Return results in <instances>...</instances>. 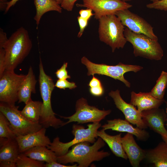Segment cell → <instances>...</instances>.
Masks as SVG:
<instances>
[{
  "label": "cell",
  "instance_id": "obj_15",
  "mask_svg": "<svg viewBox=\"0 0 167 167\" xmlns=\"http://www.w3.org/2000/svg\"><path fill=\"white\" fill-rule=\"evenodd\" d=\"M141 114L147 127L161 135H167V130L165 127L166 115L164 109L154 108L143 111Z\"/></svg>",
  "mask_w": 167,
  "mask_h": 167
},
{
  "label": "cell",
  "instance_id": "obj_14",
  "mask_svg": "<svg viewBox=\"0 0 167 167\" xmlns=\"http://www.w3.org/2000/svg\"><path fill=\"white\" fill-rule=\"evenodd\" d=\"M0 167H16V159L21 153L16 138H0Z\"/></svg>",
  "mask_w": 167,
  "mask_h": 167
},
{
  "label": "cell",
  "instance_id": "obj_41",
  "mask_svg": "<svg viewBox=\"0 0 167 167\" xmlns=\"http://www.w3.org/2000/svg\"><path fill=\"white\" fill-rule=\"evenodd\" d=\"M11 0H0V8L1 11L4 10L6 7V3Z\"/></svg>",
  "mask_w": 167,
  "mask_h": 167
},
{
  "label": "cell",
  "instance_id": "obj_26",
  "mask_svg": "<svg viewBox=\"0 0 167 167\" xmlns=\"http://www.w3.org/2000/svg\"><path fill=\"white\" fill-rule=\"evenodd\" d=\"M167 86V72L163 71L156 81V83L149 94L156 98L164 99L165 89Z\"/></svg>",
  "mask_w": 167,
  "mask_h": 167
},
{
  "label": "cell",
  "instance_id": "obj_36",
  "mask_svg": "<svg viewBox=\"0 0 167 167\" xmlns=\"http://www.w3.org/2000/svg\"><path fill=\"white\" fill-rule=\"evenodd\" d=\"M89 92L92 95L96 96H102L104 93V90L102 85L90 87Z\"/></svg>",
  "mask_w": 167,
  "mask_h": 167
},
{
  "label": "cell",
  "instance_id": "obj_30",
  "mask_svg": "<svg viewBox=\"0 0 167 167\" xmlns=\"http://www.w3.org/2000/svg\"><path fill=\"white\" fill-rule=\"evenodd\" d=\"M55 86L60 89H63L66 88L71 89L77 87L75 83L69 82L66 79H58L55 84Z\"/></svg>",
  "mask_w": 167,
  "mask_h": 167
},
{
  "label": "cell",
  "instance_id": "obj_42",
  "mask_svg": "<svg viewBox=\"0 0 167 167\" xmlns=\"http://www.w3.org/2000/svg\"><path fill=\"white\" fill-rule=\"evenodd\" d=\"M161 136L163 141L167 143V135H162Z\"/></svg>",
  "mask_w": 167,
  "mask_h": 167
},
{
  "label": "cell",
  "instance_id": "obj_10",
  "mask_svg": "<svg viewBox=\"0 0 167 167\" xmlns=\"http://www.w3.org/2000/svg\"><path fill=\"white\" fill-rule=\"evenodd\" d=\"M26 75L17 74L14 71L5 70L0 77V101L15 105L18 101V93Z\"/></svg>",
  "mask_w": 167,
  "mask_h": 167
},
{
  "label": "cell",
  "instance_id": "obj_4",
  "mask_svg": "<svg viewBox=\"0 0 167 167\" xmlns=\"http://www.w3.org/2000/svg\"><path fill=\"white\" fill-rule=\"evenodd\" d=\"M98 20L100 41L109 45L113 52L116 49L123 48L127 41L124 34L125 27L119 19L113 14L102 16Z\"/></svg>",
  "mask_w": 167,
  "mask_h": 167
},
{
  "label": "cell",
  "instance_id": "obj_32",
  "mask_svg": "<svg viewBox=\"0 0 167 167\" xmlns=\"http://www.w3.org/2000/svg\"><path fill=\"white\" fill-rule=\"evenodd\" d=\"M77 19L79 27V31L78 34L77 36L80 38L83 34L85 28L88 25L89 20L84 19L80 16H78Z\"/></svg>",
  "mask_w": 167,
  "mask_h": 167
},
{
  "label": "cell",
  "instance_id": "obj_43",
  "mask_svg": "<svg viewBox=\"0 0 167 167\" xmlns=\"http://www.w3.org/2000/svg\"><path fill=\"white\" fill-rule=\"evenodd\" d=\"M59 4L61 5L62 2V0H55Z\"/></svg>",
  "mask_w": 167,
  "mask_h": 167
},
{
  "label": "cell",
  "instance_id": "obj_46",
  "mask_svg": "<svg viewBox=\"0 0 167 167\" xmlns=\"http://www.w3.org/2000/svg\"><path fill=\"white\" fill-rule=\"evenodd\" d=\"M166 112L167 113V108H166Z\"/></svg>",
  "mask_w": 167,
  "mask_h": 167
},
{
  "label": "cell",
  "instance_id": "obj_21",
  "mask_svg": "<svg viewBox=\"0 0 167 167\" xmlns=\"http://www.w3.org/2000/svg\"><path fill=\"white\" fill-rule=\"evenodd\" d=\"M156 167H167V143L163 141L154 148L146 151L145 158Z\"/></svg>",
  "mask_w": 167,
  "mask_h": 167
},
{
  "label": "cell",
  "instance_id": "obj_17",
  "mask_svg": "<svg viewBox=\"0 0 167 167\" xmlns=\"http://www.w3.org/2000/svg\"><path fill=\"white\" fill-rule=\"evenodd\" d=\"M123 149L133 167L139 166L140 162L145 158L146 150L137 143L132 134L127 133L121 138Z\"/></svg>",
  "mask_w": 167,
  "mask_h": 167
},
{
  "label": "cell",
  "instance_id": "obj_44",
  "mask_svg": "<svg viewBox=\"0 0 167 167\" xmlns=\"http://www.w3.org/2000/svg\"><path fill=\"white\" fill-rule=\"evenodd\" d=\"M119 0L122 1V2H126L127 1H130L132 0Z\"/></svg>",
  "mask_w": 167,
  "mask_h": 167
},
{
  "label": "cell",
  "instance_id": "obj_31",
  "mask_svg": "<svg viewBox=\"0 0 167 167\" xmlns=\"http://www.w3.org/2000/svg\"><path fill=\"white\" fill-rule=\"evenodd\" d=\"M67 65V62H64L61 67L55 72V74L58 79H67L71 78V76L68 75L66 70Z\"/></svg>",
  "mask_w": 167,
  "mask_h": 167
},
{
  "label": "cell",
  "instance_id": "obj_8",
  "mask_svg": "<svg viewBox=\"0 0 167 167\" xmlns=\"http://www.w3.org/2000/svg\"><path fill=\"white\" fill-rule=\"evenodd\" d=\"M19 106L1 102L0 112L9 121L11 128L17 134L24 135L36 132L43 127L39 122H34L27 120L18 109Z\"/></svg>",
  "mask_w": 167,
  "mask_h": 167
},
{
  "label": "cell",
  "instance_id": "obj_12",
  "mask_svg": "<svg viewBox=\"0 0 167 167\" xmlns=\"http://www.w3.org/2000/svg\"><path fill=\"white\" fill-rule=\"evenodd\" d=\"M82 4H77L79 7L91 9L94 12V18L99 19L105 15L115 14L117 11L129 9L132 5L119 0H82Z\"/></svg>",
  "mask_w": 167,
  "mask_h": 167
},
{
  "label": "cell",
  "instance_id": "obj_3",
  "mask_svg": "<svg viewBox=\"0 0 167 167\" xmlns=\"http://www.w3.org/2000/svg\"><path fill=\"white\" fill-rule=\"evenodd\" d=\"M38 81L42 105L39 123L46 128L52 127L57 129L63 126V122L57 118L52 107L51 96L55 84L53 79L45 73L41 58L39 65Z\"/></svg>",
  "mask_w": 167,
  "mask_h": 167
},
{
  "label": "cell",
  "instance_id": "obj_6",
  "mask_svg": "<svg viewBox=\"0 0 167 167\" xmlns=\"http://www.w3.org/2000/svg\"><path fill=\"white\" fill-rule=\"evenodd\" d=\"M124 34L127 41L132 44L135 57L155 60L162 59L163 51L158 40L143 34L133 32L127 28L125 29Z\"/></svg>",
  "mask_w": 167,
  "mask_h": 167
},
{
  "label": "cell",
  "instance_id": "obj_2",
  "mask_svg": "<svg viewBox=\"0 0 167 167\" xmlns=\"http://www.w3.org/2000/svg\"><path fill=\"white\" fill-rule=\"evenodd\" d=\"M32 47L28 31L23 27L18 29L3 48L5 52V70L14 71L29 54Z\"/></svg>",
  "mask_w": 167,
  "mask_h": 167
},
{
  "label": "cell",
  "instance_id": "obj_20",
  "mask_svg": "<svg viewBox=\"0 0 167 167\" xmlns=\"http://www.w3.org/2000/svg\"><path fill=\"white\" fill-rule=\"evenodd\" d=\"M37 81L32 68L30 66L19 90L18 103L23 102L26 104L32 100V93H36V85Z\"/></svg>",
  "mask_w": 167,
  "mask_h": 167
},
{
  "label": "cell",
  "instance_id": "obj_13",
  "mask_svg": "<svg viewBox=\"0 0 167 167\" xmlns=\"http://www.w3.org/2000/svg\"><path fill=\"white\" fill-rule=\"evenodd\" d=\"M109 95L113 98L116 107L124 114L126 120L141 129L147 128L142 119L141 113L134 105L126 103L122 99L118 90L111 91Z\"/></svg>",
  "mask_w": 167,
  "mask_h": 167
},
{
  "label": "cell",
  "instance_id": "obj_1",
  "mask_svg": "<svg viewBox=\"0 0 167 167\" xmlns=\"http://www.w3.org/2000/svg\"><path fill=\"white\" fill-rule=\"evenodd\" d=\"M105 145V142L100 137L92 145L88 142H81L72 146L65 154L57 156V162L63 164L76 162L78 167H88L92 162L110 155L108 152L99 151Z\"/></svg>",
  "mask_w": 167,
  "mask_h": 167
},
{
  "label": "cell",
  "instance_id": "obj_39",
  "mask_svg": "<svg viewBox=\"0 0 167 167\" xmlns=\"http://www.w3.org/2000/svg\"><path fill=\"white\" fill-rule=\"evenodd\" d=\"M89 82L88 85L90 87H93L102 85L101 82L98 78L95 77L94 75Z\"/></svg>",
  "mask_w": 167,
  "mask_h": 167
},
{
  "label": "cell",
  "instance_id": "obj_35",
  "mask_svg": "<svg viewBox=\"0 0 167 167\" xmlns=\"http://www.w3.org/2000/svg\"><path fill=\"white\" fill-rule=\"evenodd\" d=\"M92 11V10L90 8L80 10L79 11V16L84 19L89 20L91 17L93 15H94Z\"/></svg>",
  "mask_w": 167,
  "mask_h": 167
},
{
  "label": "cell",
  "instance_id": "obj_18",
  "mask_svg": "<svg viewBox=\"0 0 167 167\" xmlns=\"http://www.w3.org/2000/svg\"><path fill=\"white\" fill-rule=\"evenodd\" d=\"M126 120L115 119L107 121V123L101 126L104 130L111 129L120 132H126L135 135L137 139L146 141L149 137V133L144 129L134 127Z\"/></svg>",
  "mask_w": 167,
  "mask_h": 167
},
{
  "label": "cell",
  "instance_id": "obj_9",
  "mask_svg": "<svg viewBox=\"0 0 167 167\" xmlns=\"http://www.w3.org/2000/svg\"><path fill=\"white\" fill-rule=\"evenodd\" d=\"M111 112V110H101L95 106L89 105L85 99L81 98L76 102L75 112L73 114L68 117H60L68 120L67 122H64L63 126L73 122H76L78 124L100 122Z\"/></svg>",
  "mask_w": 167,
  "mask_h": 167
},
{
  "label": "cell",
  "instance_id": "obj_37",
  "mask_svg": "<svg viewBox=\"0 0 167 167\" xmlns=\"http://www.w3.org/2000/svg\"><path fill=\"white\" fill-rule=\"evenodd\" d=\"M77 164H75L72 165H67L59 163L57 161H54L50 163L44 164V167H77Z\"/></svg>",
  "mask_w": 167,
  "mask_h": 167
},
{
  "label": "cell",
  "instance_id": "obj_33",
  "mask_svg": "<svg viewBox=\"0 0 167 167\" xmlns=\"http://www.w3.org/2000/svg\"><path fill=\"white\" fill-rule=\"evenodd\" d=\"M78 0H62L60 5L62 9L68 11H71L75 3Z\"/></svg>",
  "mask_w": 167,
  "mask_h": 167
},
{
  "label": "cell",
  "instance_id": "obj_25",
  "mask_svg": "<svg viewBox=\"0 0 167 167\" xmlns=\"http://www.w3.org/2000/svg\"><path fill=\"white\" fill-rule=\"evenodd\" d=\"M42 102L32 100L25 104L21 113L28 120L39 122L41 113Z\"/></svg>",
  "mask_w": 167,
  "mask_h": 167
},
{
  "label": "cell",
  "instance_id": "obj_16",
  "mask_svg": "<svg viewBox=\"0 0 167 167\" xmlns=\"http://www.w3.org/2000/svg\"><path fill=\"white\" fill-rule=\"evenodd\" d=\"M46 129L43 127L36 132L24 135L17 134L16 139L20 152L23 153L26 150L35 147L49 146L51 142L45 135Z\"/></svg>",
  "mask_w": 167,
  "mask_h": 167
},
{
  "label": "cell",
  "instance_id": "obj_11",
  "mask_svg": "<svg viewBox=\"0 0 167 167\" xmlns=\"http://www.w3.org/2000/svg\"><path fill=\"white\" fill-rule=\"evenodd\" d=\"M115 14L119 19L122 24L133 32L144 34L151 38L158 40L154 34L152 26L144 19L128 9L119 10Z\"/></svg>",
  "mask_w": 167,
  "mask_h": 167
},
{
  "label": "cell",
  "instance_id": "obj_28",
  "mask_svg": "<svg viewBox=\"0 0 167 167\" xmlns=\"http://www.w3.org/2000/svg\"><path fill=\"white\" fill-rule=\"evenodd\" d=\"M44 162L32 159L20 153L16 162V167H44Z\"/></svg>",
  "mask_w": 167,
  "mask_h": 167
},
{
  "label": "cell",
  "instance_id": "obj_7",
  "mask_svg": "<svg viewBox=\"0 0 167 167\" xmlns=\"http://www.w3.org/2000/svg\"><path fill=\"white\" fill-rule=\"evenodd\" d=\"M81 62L86 66L88 69V75H93L95 74L105 75L120 80L128 88L131 87V84L125 79L124 76V74L130 71L137 72L143 69L141 66L125 64L121 62L115 66L95 63L84 56L81 58Z\"/></svg>",
  "mask_w": 167,
  "mask_h": 167
},
{
  "label": "cell",
  "instance_id": "obj_29",
  "mask_svg": "<svg viewBox=\"0 0 167 167\" xmlns=\"http://www.w3.org/2000/svg\"><path fill=\"white\" fill-rule=\"evenodd\" d=\"M147 8L150 9H155L167 11V0H159L156 2H152L146 5Z\"/></svg>",
  "mask_w": 167,
  "mask_h": 167
},
{
  "label": "cell",
  "instance_id": "obj_24",
  "mask_svg": "<svg viewBox=\"0 0 167 167\" xmlns=\"http://www.w3.org/2000/svg\"><path fill=\"white\" fill-rule=\"evenodd\" d=\"M36 14L34 17L38 26L43 15L50 11H54L59 13L62 12V8L55 0H34Z\"/></svg>",
  "mask_w": 167,
  "mask_h": 167
},
{
  "label": "cell",
  "instance_id": "obj_23",
  "mask_svg": "<svg viewBox=\"0 0 167 167\" xmlns=\"http://www.w3.org/2000/svg\"><path fill=\"white\" fill-rule=\"evenodd\" d=\"M23 153L32 159L46 163L57 161V156L55 153L45 146L32 147Z\"/></svg>",
  "mask_w": 167,
  "mask_h": 167
},
{
  "label": "cell",
  "instance_id": "obj_40",
  "mask_svg": "<svg viewBox=\"0 0 167 167\" xmlns=\"http://www.w3.org/2000/svg\"><path fill=\"white\" fill-rule=\"evenodd\" d=\"M19 0H11L6 3V7L4 11V14L6 13L9 9L13 6H14L16 3Z\"/></svg>",
  "mask_w": 167,
  "mask_h": 167
},
{
  "label": "cell",
  "instance_id": "obj_27",
  "mask_svg": "<svg viewBox=\"0 0 167 167\" xmlns=\"http://www.w3.org/2000/svg\"><path fill=\"white\" fill-rule=\"evenodd\" d=\"M16 137V134L12 128L8 120L0 112V138L10 139Z\"/></svg>",
  "mask_w": 167,
  "mask_h": 167
},
{
  "label": "cell",
  "instance_id": "obj_38",
  "mask_svg": "<svg viewBox=\"0 0 167 167\" xmlns=\"http://www.w3.org/2000/svg\"><path fill=\"white\" fill-rule=\"evenodd\" d=\"M7 38L6 34L4 32L3 30L0 29V48H3L4 45L7 42Z\"/></svg>",
  "mask_w": 167,
  "mask_h": 167
},
{
  "label": "cell",
  "instance_id": "obj_22",
  "mask_svg": "<svg viewBox=\"0 0 167 167\" xmlns=\"http://www.w3.org/2000/svg\"><path fill=\"white\" fill-rule=\"evenodd\" d=\"M121 133L115 135H111L106 133L102 129L98 131V136L101 138L106 143L112 152L116 156L125 160L128 158L122 147L121 142Z\"/></svg>",
  "mask_w": 167,
  "mask_h": 167
},
{
  "label": "cell",
  "instance_id": "obj_45",
  "mask_svg": "<svg viewBox=\"0 0 167 167\" xmlns=\"http://www.w3.org/2000/svg\"><path fill=\"white\" fill-rule=\"evenodd\" d=\"M159 0H150L152 2H156L158 1Z\"/></svg>",
  "mask_w": 167,
  "mask_h": 167
},
{
  "label": "cell",
  "instance_id": "obj_19",
  "mask_svg": "<svg viewBox=\"0 0 167 167\" xmlns=\"http://www.w3.org/2000/svg\"><path fill=\"white\" fill-rule=\"evenodd\" d=\"M165 102L164 99H159L151 95L148 92L131 93L130 103L137 107L140 112L144 110L159 108Z\"/></svg>",
  "mask_w": 167,
  "mask_h": 167
},
{
  "label": "cell",
  "instance_id": "obj_34",
  "mask_svg": "<svg viewBox=\"0 0 167 167\" xmlns=\"http://www.w3.org/2000/svg\"><path fill=\"white\" fill-rule=\"evenodd\" d=\"M5 54L4 49L0 48V77H1L5 70Z\"/></svg>",
  "mask_w": 167,
  "mask_h": 167
},
{
  "label": "cell",
  "instance_id": "obj_5",
  "mask_svg": "<svg viewBox=\"0 0 167 167\" xmlns=\"http://www.w3.org/2000/svg\"><path fill=\"white\" fill-rule=\"evenodd\" d=\"M85 128L82 125L73 124L72 133L74 139L67 143H63L60 141L59 138H54L50 144L47 147L53 151L57 156H61L66 154L69 148L72 146L83 142H88L93 143L98 138V130L101 126L100 122H93L87 125Z\"/></svg>",
  "mask_w": 167,
  "mask_h": 167
}]
</instances>
